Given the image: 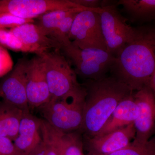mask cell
Listing matches in <instances>:
<instances>
[{
	"instance_id": "1",
	"label": "cell",
	"mask_w": 155,
	"mask_h": 155,
	"mask_svg": "<svg viewBox=\"0 0 155 155\" xmlns=\"http://www.w3.org/2000/svg\"><path fill=\"white\" fill-rule=\"evenodd\" d=\"M135 28L134 36L116 58L110 72L133 91L148 86L155 72V28Z\"/></svg>"
},
{
	"instance_id": "2",
	"label": "cell",
	"mask_w": 155,
	"mask_h": 155,
	"mask_svg": "<svg viewBox=\"0 0 155 155\" xmlns=\"http://www.w3.org/2000/svg\"><path fill=\"white\" fill-rule=\"evenodd\" d=\"M82 85L86 95L80 130L92 137L102 129L120 102L134 91L113 76L86 81Z\"/></svg>"
},
{
	"instance_id": "3",
	"label": "cell",
	"mask_w": 155,
	"mask_h": 155,
	"mask_svg": "<svg viewBox=\"0 0 155 155\" xmlns=\"http://www.w3.org/2000/svg\"><path fill=\"white\" fill-rule=\"evenodd\" d=\"M86 95V89L84 87L82 89L67 96L50 100L39 107L44 120L53 127L65 133L80 130Z\"/></svg>"
},
{
	"instance_id": "4",
	"label": "cell",
	"mask_w": 155,
	"mask_h": 155,
	"mask_svg": "<svg viewBox=\"0 0 155 155\" xmlns=\"http://www.w3.org/2000/svg\"><path fill=\"white\" fill-rule=\"evenodd\" d=\"M61 51L75 68L77 76L85 81L106 77L116 59L107 51L93 48L82 49L72 42Z\"/></svg>"
},
{
	"instance_id": "5",
	"label": "cell",
	"mask_w": 155,
	"mask_h": 155,
	"mask_svg": "<svg viewBox=\"0 0 155 155\" xmlns=\"http://www.w3.org/2000/svg\"><path fill=\"white\" fill-rule=\"evenodd\" d=\"M38 55L41 57L44 65L51 99L61 98L83 88V85L78 81L75 71L61 50H49Z\"/></svg>"
},
{
	"instance_id": "6",
	"label": "cell",
	"mask_w": 155,
	"mask_h": 155,
	"mask_svg": "<svg viewBox=\"0 0 155 155\" xmlns=\"http://www.w3.org/2000/svg\"><path fill=\"white\" fill-rule=\"evenodd\" d=\"M116 5H104L99 12L107 51L115 58L131 41L135 32V28L127 24Z\"/></svg>"
},
{
	"instance_id": "7",
	"label": "cell",
	"mask_w": 155,
	"mask_h": 155,
	"mask_svg": "<svg viewBox=\"0 0 155 155\" xmlns=\"http://www.w3.org/2000/svg\"><path fill=\"white\" fill-rule=\"evenodd\" d=\"M70 41L81 49L98 48L107 51L98 12L85 10L78 13L69 36Z\"/></svg>"
},
{
	"instance_id": "8",
	"label": "cell",
	"mask_w": 155,
	"mask_h": 155,
	"mask_svg": "<svg viewBox=\"0 0 155 155\" xmlns=\"http://www.w3.org/2000/svg\"><path fill=\"white\" fill-rule=\"evenodd\" d=\"M28 59H19L11 72L0 82V97L3 101L29 112L26 90V71Z\"/></svg>"
},
{
	"instance_id": "9",
	"label": "cell",
	"mask_w": 155,
	"mask_h": 155,
	"mask_svg": "<svg viewBox=\"0 0 155 155\" xmlns=\"http://www.w3.org/2000/svg\"><path fill=\"white\" fill-rule=\"evenodd\" d=\"M71 0H0V13L8 12L21 18L35 19L47 12L80 8Z\"/></svg>"
},
{
	"instance_id": "10",
	"label": "cell",
	"mask_w": 155,
	"mask_h": 155,
	"mask_svg": "<svg viewBox=\"0 0 155 155\" xmlns=\"http://www.w3.org/2000/svg\"><path fill=\"white\" fill-rule=\"evenodd\" d=\"M138 114L134 122V141L144 143L153 136L155 130V95L148 86L134 92Z\"/></svg>"
},
{
	"instance_id": "11",
	"label": "cell",
	"mask_w": 155,
	"mask_h": 155,
	"mask_svg": "<svg viewBox=\"0 0 155 155\" xmlns=\"http://www.w3.org/2000/svg\"><path fill=\"white\" fill-rule=\"evenodd\" d=\"M26 90L29 108L40 107L51 100L44 65L38 55L27 62Z\"/></svg>"
},
{
	"instance_id": "12",
	"label": "cell",
	"mask_w": 155,
	"mask_h": 155,
	"mask_svg": "<svg viewBox=\"0 0 155 155\" xmlns=\"http://www.w3.org/2000/svg\"><path fill=\"white\" fill-rule=\"evenodd\" d=\"M135 135L133 123L107 134L86 137L88 155L111 154L129 145Z\"/></svg>"
},
{
	"instance_id": "13",
	"label": "cell",
	"mask_w": 155,
	"mask_h": 155,
	"mask_svg": "<svg viewBox=\"0 0 155 155\" xmlns=\"http://www.w3.org/2000/svg\"><path fill=\"white\" fill-rule=\"evenodd\" d=\"M41 134L42 138L54 147L58 155H84L82 139L77 132H62L41 119Z\"/></svg>"
},
{
	"instance_id": "14",
	"label": "cell",
	"mask_w": 155,
	"mask_h": 155,
	"mask_svg": "<svg viewBox=\"0 0 155 155\" xmlns=\"http://www.w3.org/2000/svg\"><path fill=\"white\" fill-rule=\"evenodd\" d=\"M41 119L30 114L23 113L17 137L13 141L21 155H30L42 141Z\"/></svg>"
},
{
	"instance_id": "15",
	"label": "cell",
	"mask_w": 155,
	"mask_h": 155,
	"mask_svg": "<svg viewBox=\"0 0 155 155\" xmlns=\"http://www.w3.org/2000/svg\"><path fill=\"white\" fill-rule=\"evenodd\" d=\"M134 92L120 102L96 135L107 134L134 123L138 116V109L134 98Z\"/></svg>"
},
{
	"instance_id": "16",
	"label": "cell",
	"mask_w": 155,
	"mask_h": 155,
	"mask_svg": "<svg viewBox=\"0 0 155 155\" xmlns=\"http://www.w3.org/2000/svg\"><path fill=\"white\" fill-rule=\"evenodd\" d=\"M10 30L25 44L48 50H61L58 42L45 35L35 23H26Z\"/></svg>"
},
{
	"instance_id": "17",
	"label": "cell",
	"mask_w": 155,
	"mask_h": 155,
	"mask_svg": "<svg viewBox=\"0 0 155 155\" xmlns=\"http://www.w3.org/2000/svg\"><path fill=\"white\" fill-rule=\"evenodd\" d=\"M24 112L3 101L0 104V136L14 141L17 137L19 124Z\"/></svg>"
},
{
	"instance_id": "18",
	"label": "cell",
	"mask_w": 155,
	"mask_h": 155,
	"mask_svg": "<svg viewBox=\"0 0 155 155\" xmlns=\"http://www.w3.org/2000/svg\"><path fill=\"white\" fill-rule=\"evenodd\" d=\"M117 5L134 22L155 20V0H119Z\"/></svg>"
},
{
	"instance_id": "19",
	"label": "cell",
	"mask_w": 155,
	"mask_h": 155,
	"mask_svg": "<svg viewBox=\"0 0 155 155\" xmlns=\"http://www.w3.org/2000/svg\"><path fill=\"white\" fill-rule=\"evenodd\" d=\"M85 10H91L97 12L100 11L84 7L56 10L45 13L38 17L35 24L45 35L51 38L60 23L68 15L75 11H82Z\"/></svg>"
},
{
	"instance_id": "20",
	"label": "cell",
	"mask_w": 155,
	"mask_h": 155,
	"mask_svg": "<svg viewBox=\"0 0 155 155\" xmlns=\"http://www.w3.org/2000/svg\"><path fill=\"white\" fill-rule=\"evenodd\" d=\"M0 45L15 51L34 53L36 55L41 54L45 52L49 51L25 44L11 31L6 29H0Z\"/></svg>"
},
{
	"instance_id": "21",
	"label": "cell",
	"mask_w": 155,
	"mask_h": 155,
	"mask_svg": "<svg viewBox=\"0 0 155 155\" xmlns=\"http://www.w3.org/2000/svg\"><path fill=\"white\" fill-rule=\"evenodd\" d=\"M81 11H75L68 15L62 21L51 38L58 42L61 48L71 43L69 36L75 16Z\"/></svg>"
},
{
	"instance_id": "22",
	"label": "cell",
	"mask_w": 155,
	"mask_h": 155,
	"mask_svg": "<svg viewBox=\"0 0 155 155\" xmlns=\"http://www.w3.org/2000/svg\"><path fill=\"white\" fill-rule=\"evenodd\" d=\"M109 155H155V140L152 137L144 143L133 140L124 148Z\"/></svg>"
},
{
	"instance_id": "23",
	"label": "cell",
	"mask_w": 155,
	"mask_h": 155,
	"mask_svg": "<svg viewBox=\"0 0 155 155\" xmlns=\"http://www.w3.org/2000/svg\"><path fill=\"white\" fill-rule=\"evenodd\" d=\"M35 22L34 19H24L8 12L0 13V29H11L26 23Z\"/></svg>"
},
{
	"instance_id": "24",
	"label": "cell",
	"mask_w": 155,
	"mask_h": 155,
	"mask_svg": "<svg viewBox=\"0 0 155 155\" xmlns=\"http://www.w3.org/2000/svg\"><path fill=\"white\" fill-rule=\"evenodd\" d=\"M14 62L8 51L0 46V78L4 77L12 71Z\"/></svg>"
},
{
	"instance_id": "25",
	"label": "cell",
	"mask_w": 155,
	"mask_h": 155,
	"mask_svg": "<svg viewBox=\"0 0 155 155\" xmlns=\"http://www.w3.org/2000/svg\"><path fill=\"white\" fill-rule=\"evenodd\" d=\"M0 155H21L11 140L0 136Z\"/></svg>"
},
{
	"instance_id": "26",
	"label": "cell",
	"mask_w": 155,
	"mask_h": 155,
	"mask_svg": "<svg viewBox=\"0 0 155 155\" xmlns=\"http://www.w3.org/2000/svg\"><path fill=\"white\" fill-rule=\"evenodd\" d=\"M71 2L78 5L100 11L103 7V1L100 0H71Z\"/></svg>"
},
{
	"instance_id": "27",
	"label": "cell",
	"mask_w": 155,
	"mask_h": 155,
	"mask_svg": "<svg viewBox=\"0 0 155 155\" xmlns=\"http://www.w3.org/2000/svg\"><path fill=\"white\" fill-rule=\"evenodd\" d=\"M42 140L45 144L46 155H58L56 149L52 145L45 140L42 139Z\"/></svg>"
},
{
	"instance_id": "28",
	"label": "cell",
	"mask_w": 155,
	"mask_h": 155,
	"mask_svg": "<svg viewBox=\"0 0 155 155\" xmlns=\"http://www.w3.org/2000/svg\"><path fill=\"white\" fill-rule=\"evenodd\" d=\"M30 155H46L45 144L43 140Z\"/></svg>"
},
{
	"instance_id": "29",
	"label": "cell",
	"mask_w": 155,
	"mask_h": 155,
	"mask_svg": "<svg viewBox=\"0 0 155 155\" xmlns=\"http://www.w3.org/2000/svg\"><path fill=\"white\" fill-rule=\"evenodd\" d=\"M148 86L152 91L153 93L155 95V72L153 74V76H152L151 78L150 81Z\"/></svg>"
},
{
	"instance_id": "30",
	"label": "cell",
	"mask_w": 155,
	"mask_h": 155,
	"mask_svg": "<svg viewBox=\"0 0 155 155\" xmlns=\"http://www.w3.org/2000/svg\"><path fill=\"white\" fill-rule=\"evenodd\" d=\"M152 137H153V138L155 140V134Z\"/></svg>"
},
{
	"instance_id": "31",
	"label": "cell",
	"mask_w": 155,
	"mask_h": 155,
	"mask_svg": "<svg viewBox=\"0 0 155 155\" xmlns=\"http://www.w3.org/2000/svg\"><path fill=\"white\" fill-rule=\"evenodd\" d=\"M0 98H1V97H0ZM1 102H0V104H1Z\"/></svg>"
},
{
	"instance_id": "32",
	"label": "cell",
	"mask_w": 155,
	"mask_h": 155,
	"mask_svg": "<svg viewBox=\"0 0 155 155\" xmlns=\"http://www.w3.org/2000/svg\"><path fill=\"white\" fill-rule=\"evenodd\" d=\"M154 28H155V26H154Z\"/></svg>"
}]
</instances>
